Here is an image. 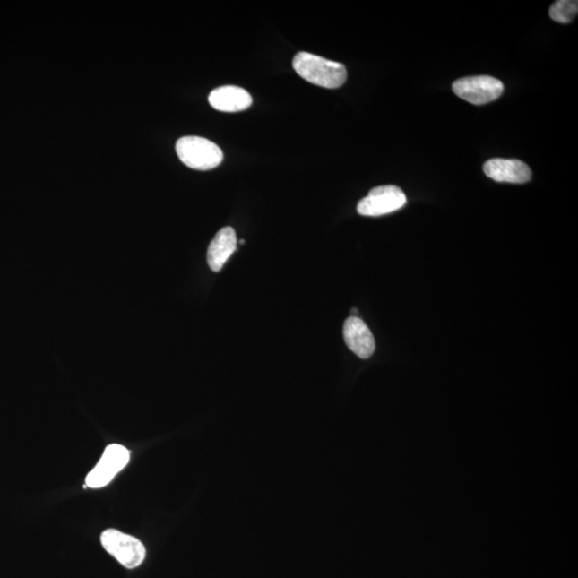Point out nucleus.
Listing matches in <instances>:
<instances>
[{"mask_svg": "<svg viewBox=\"0 0 578 578\" xmlns=\"http://www.w3.org/2000/svg\"><path fill=\"white\" fill-rule=\"evenodd\" d=\"M209 103L220 112L236 113L245 111L252 104V97L244 88L222 86L209 95Z\"/></svg>", "mask_w": 578, "mask_h": 578, "instance_id": "nucleus-9", "label": "nucleus"}, {"mask_svg": "<svg viewBox=\"0 0 578 578\" xmlns=\"http://www.w3.org/2000/svg\"><path fill=\"white\" fill-rule=\"evenodd\" d=\"M406 202V195L399 186L382 185L358 203L357 211L365 217H381L403 208Z\"/></svg>", "mask_w": 578, "mask_h": 578, "instance_id": "nucleus-5", "label": "nucleus"}, {"mask_svg": "<svg viewBox=\"0 0 578 578\" xmlns=\"http://www.w3.org/2000/svg\"><path fill=\"white\" fill-rule=\"evenodd\" d=\"M101 543L104 549L117 559L126 569H135L146 557V549L139 539L125 535L116 530L102 533Z\"/></svg>", "mask_w": 578, "mask_h": 578, "instance_id": "nucleus-3", "label": "nucleus"}, {"mask_svg": "<svg viewBox=\"0 0 578 578\" xmlns=\"http://www.w3.org/2000/svg\"><path fill=\"white\" fill-rule=\"evenodd\" d=\"M352 317H357L358 310L357 308H352L351 310Z\"/></svg>", "mask_w": 578, "mask_h": 578, "instance_id": "nucleus-12", "label": "nucleus"}, {"mask_svg": "<svg viewBox=\"0 0 578 578\" xmlns=\"http://www.w3.org/2000/svg\"><path fill=\"white\" fill-rule=\"evenodd\" d=\"M129 460V450L125 448L124 445H108L97 466L88 473L86 486L91 488H100L108 486L114 477L128 465Z\"/></svg>", "mask_w": 578, "mask_h": 578, "instance_id": "nucleus-6", "label": "nucleus"}, {"mask_svg": "<svg viewBox=\"0 0 578 578\" xmlns=\"http://www.w3.org/2000/svg\"><path fill=\"white\" fill-rule=\"evenodd\" d=\"M239 244H240V245H244V244H245V240H240V241H239Z\"/></svg>", "mask_w": 578, "mask_h": 578, "instance_id": "nucleus-13", "label": "nucleus"}, {"mask_svg": "<svg viewBox=\"0 0 578 578\" xmlns=\"http://www.w3.org/2000/svg\"><path fill=\"white\" fill-rule=\"evenodd\" d=\"M453 90L456 96L475 106H483L497 100L503 95V82L495 77L481 75L464 77L455 81Z\"/></svg>", "mask_w": 578, "mask_h": 578, "instance_id": "nucleus-4", "label": "nucleus"}, {"mask_svg": "<svg viewBox=\"0 0 578 578\" xmlns=\"http://www.w3.org/2000/svg\"><path fill=\"white\" fill-rule=\"evenodd\" d=\"M176 152L181 162L197 170L216 168L223 161L221 148L200 136L181 137L176 142Z\"/></svg>", "mask_w": 578, "mask_h": 578, "instance_id": "nucleus-2", "label": "nucleus"}, {"mask_svg": "<svg viewBox=\"0 0 578 578\" xmlns=\"http://www.w3.org/2000/svg\"><path fill=\"white\" fill-rule=\"evenodd\" d=\"M296 73L311 84L335 90L344 85L347 71L343 64L332 62L317 55L300 52L293 60Z\"/></svg>", "mask_w": 578, "mask_h": 578, "instance_id": "nucleus-1", "label": "nucleus"}, {"mask_svg": "<svg viewBox=\"0 0 578 578\" xmlns=\"http://www.w3.org/2000/svg\"><path fill=\"white\" fill-rule=\"evenodd\" d=\"M488 178L497 183L526 184L532 173L528 165L516 159H491L483 167Z\"/></svg>", "mask_w": 578, "mask_h": 578, "instance_id": "nucleus-7", "label": "nucleus"}, {"mask_svg": "<svg viewBox=\"0 0 578 578\" xmlns=\"http://www.w3.org/2000/svg\"><path fill=\"white\" fill-rule=\"evenodd\" d=\"M578 3L576 0H559L549 8V16L561 24H568L576 18Z\"/></svg>", "mask_w": 578, "mask_h": 578, "instance_id": "nucleus-11", "label": "nucleus"}, {"mask_svg": "<svg viewBox=\"0 0 578 578\" xmlns=\"http://www.w3.org/2000/svg\"><path fill=\"white\" fill-rule=\"evenodd\" d=\"M236 249L237 237L234 229L228 227L219 230L209 245L207 252L208 265L212 272H221L225 263L233 255Z\"/></svg>", "mask_w": 578, "mask_h": 578, "instance_id": "nucleus-10", "label": "nucleus"}, {"mask_svg": "<svg viewBox=\"0 0 578 578\" xmlns=\"http://www.w3.org/2000/svg\"><path fill=\"white\" fill-rule=\"evenodd\" d=\"M343 335L347 347L361 359H368L375 351V339L359 317L346 319Z\"/></svg>", "mask_w": 578, "mask_h": 578, "instance_id": "nucleus-8", "label": "nucleus"}]
</instances>
